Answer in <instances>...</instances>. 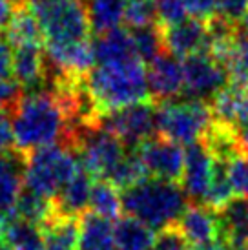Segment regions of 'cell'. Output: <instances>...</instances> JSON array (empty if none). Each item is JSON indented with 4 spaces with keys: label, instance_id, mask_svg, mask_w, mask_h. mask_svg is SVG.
Instances as JSON below:
<instances>
[{
    "label": "cell",
    "instance_id": "6da1fadb",
    "mask_svg": "<svg viewBox=\"0 0 248 250\" xmlns=\"http://www.w3.org/2000/svg\"><path fill=\"white\" fill-rule=\"evenodd\" d=\"M15 148L28 157L35 150L51 145H68L69 121L61 101L49 90L24 93L11 111Z\"/></svg>",
    "mask_w": 248,
    "mask_h": 250
},
{
    "label": "cell",
    "instance_id": "7a4b0ae2",
    "mask_svg": "<svg viewBox=\"0 0 248 250\" xmlns=\"http://www.w3.org/2000/svg\"><path fill=\"white\" fill-rule=\"evenodd\" d=\"M121 201L126 214L150 227L153 232L173 227L188 208V197L179 183L155 177H145L123 190Z\"/></svg>",
    "mask_w": 248,
    "mask_h": 250
},
{
    "label": "cell",
    "instance_id": "3957f363",
    "mask_svg": "<svg viewBox=\"0 0 248 250\" xmlns=\"http://www.w3.org/2000/svg\"><path fill=\"white\" fill-rule=\"evenodd\" d=\"M86 84L103 117L110 111L152 101L143 61L93 66L86 73Z\"/></svg>",
    "mask_w": 248,
    "mask_h": 250
},
{
    "label": "cell",
    "instance_id": "277c9868",
    "mask_svg": "<svg viewBox=\"0 0 248 250\" xmlns=\"http://www.w3.org/2000/svg\"><path fill=\"white\" fill-rule=\"evenodd\" d=\"M41 22L44 46H75L90 41L91 26L84 0L31 2Z\"/></svg>",
    "mask_w": 248,
    "mask_h": 250
},
{
    "label": "cell",
    "instance_id": "5b68a950",
    "mask_svg": "<svg viewBox=\"0 0 248 250\" xmlns=\"http://www.w3.org/2000/svg\"><path fill=\"white\" fill-rule=\"evenodd\" d=\"M81 161L68 145H51L28 155L24 187L48 199H55L64 185L79 172Z\"/></svg>",
    "mask_w": 248,
    "mask_h": 250
},
{
    "label": "cell",
    "instance_id": "8992f818",
    "mask_svg": "<svg viewBox=\"0 0 248 250\" xmlns=\"http://www.w3.org/2000/svg\"><path fill=\"white\" fill-rule=\"evenodd\" d=\"M212 121V106L207 101L172 99L157 103V133L179 146L199 143Z\"/></svg>",
    "mask_w": 248,
    "mask_h": 250
},
{
    "label": "cell",
    "instance_id": "52a82bcc",
    "mask_svg": "<svg viewBox=\"0 0 248 250\" xmlns=\"http://www.w3.org/2000/svg\"><path fill=\"white\" fill-rule=\"evenodd\" d=\"M71 148L77 152L79 161L93 177L106 179L113 168L124 159L126 146L113 133L103 126L84 128L75 133Z\"/></svg>",
    "mask_w": 248,
    "mask_h": 250
},
{
    "label": "cell",
    "instance_id": "ba28073f",
    "mask_svg": "<svg viewBox=\"0 0 248 250\" xmlns=\"http://www.w3.org/2000/svg\"><path fill=\"white\" fill-rule=\"evenodd\" d=\"M101 126L135 150L157 133V103L145 101L110 111L101 119Z\"/></svg>",
    "mask_w": 248,
    "mask_h": 250
},
{
    "label": "cell",
    "instance_id": "9c48e42d",
    "mask_svg": "<svg viewBox=\"0 0 248 250\" xmlns=\"http://www.w3.org/2000/svg\"><path fill=\"white\" fill-rule=\"evenodd\" d=\"M230 83L227 68L214 57L203 51L183 61V95L193 101H207L227 88Z\"/></svg>",
    "mask_w": 248,
    "mask_h": 250
},
{
    "label": "cell",
    "instance_id": "30bf717a",
    "mask_svg": "<svg viewBox=\"0 0 248 250\" xmlns=\"http://www.w3.org/2000/svg\"><path fill=\"white\" fill-rule=\"evenodd\" d=\"M133 152L137 153L148 177L181 185L183 168H185V152L179 145L163 137H153L137 146Z\"/></svg>",
    "mask_w": 248,
    "mask_h": 250
},
{
    "label": "cell",
    "instance_id": "8fae6325",
    "mask_svg": "<svg viewBox=\"0 0 248 250\" xmlns=\"http://www.w3.org/2000/svg\"><path fill=\"white\" fill-rule=\"evenodd\" d=\"M161 29V39H163V48L165 51L172 53L173 57H186L195 55V53H208V29L207 21L201 19H185L177 24L163 26Z\"/></svg>",
    "mask_w": 248,
    "mask_h": 250
},
{
    "label": "cell",
    "instance_id": "7c38bea8",
    "mask_svg": "<svg viewBox=\"0 0 248 250\" xmlns=\"http://www.w3.org/2000/svg\"><path fill=\"white\" fill-rule=\"evenodd\" d=\"M177 229L192 250H210L221 239L215 210L201 203L188 205L177 221Z\"/></svg>",
    "mask_w": 248,
    "mask_h": 250
},
{
    "label": "cell",
    "instance_id": "4fadbf2b",
    "mask_svg": "<svg viewBox=\"0 0 248 250\" xmlns=\"http://www.w3.org/2000/svg\"><path fill=\"white\" fill-rule=\"evenodd\" d=\"M214 172V157L210 155L203 143L186 146L185 150V168L181 177V188L193 203H205L207 192L210 188Z\"/></svg>",
    "mask_w": 248,
    "mask_h": 250
},
{
    "label": "cell",
    "instance_id": "5bb4252c",
    "mask_svg": "<svg viewBox=\"0 0 248 250\" xmlns=\"http://www.w3.org/2000/svg\"><path fill=\"white\" fill-rule=\"evenodd\" d=\"M11 73L26 93L48 90V62L46 51L39 44L17 46L13 49Z\"/></svg>",
    "mask_w": 248,
    "mask_h": 250
},
{
    "label": "cell",
    "instance_id": "9a60e30c",
    "mask_svg": "<svg viewBox=\"0 0 248 250\" xmlns=\"http://www.w3.org/2000/svg\"><path fill=\"white\" fill-rule=\"evenodd\" d=\"M152 101L165 103L183 93V62L168 51H163L148 64L146 70Z\"/></svg>",
    "mask_w": 248,
    "mask_h": 250
},
{
    "label": "cell",
    "instance_id": "2e32d148",
    "mask_svg": "<svg viewBox=\"0 0 248 250\" xmlns=\"http://www.w3.org/2000/svg\"><path fill=\"white\" fill-rule=\"evenodd\" d=\"M28 157L19 150L0 153V223L13 217L17 201L24 190Z\"/></svg>",
    "mask_w": 248,
    "mask_h": 250
},
{
    "label": "cell",
    "instance_id": "e0dca14e",
    "mask_svg": "<svg viewBox=\"0 0 248 250\" xmlns=\"http://www.w3.org/2000/svg\"><path fill=\"white\" fill-rule=\"evenodd\" d=\"M93 59L97 66H110V64H130L141 61L135 49V42L131 31L123 28L111 29L104 35H99L91 42Z\"/></svg>",
    "mask_w": 248,
    "mask_h": 250
},
{
    "label": "cell",
    "instance_id": "ac0fdd59",
    "mask_svg": "<svg viewBox=\"0 0 248 250\" xmlns=\"http://www.w3.org/2000/svg\"><path fill=\"white\" fill-rule=\"evenodd\" d=\"M93 183H95L93 175L81 165L79 172L64 185V188L53 199L55 214L62 215V217H79V215H84V210L90 207Z\"/></svg>",
    "mask_w": 248,
    "mask_h": 250
},
{
    "label": "cell",
    "instance_id": "d6986e66",
    "mask_svg": "<svg viewBox=\"0 0 248 250\" xmlns=\"http://www.w3.org/2000/svg\"><path fill=\"white\" fill-rule=\"evenodd\" d=\"M2 35L6 37L9 46H13V48L26 46V44H39V46L44 44V33H42L41 22L37 19L29 0L13 6L11 21H9Z\"/></svg>",
    "mask_w": 248,
    "mask_h": 250
},
{
    "label": "cell",
    "instance_id": "ffe728a7",
    "mask_svg": "<svg viewBox=\"0 0 248 250\" xmlns=\"http://www.w3.org/2000/svg\"><path fill=\"white\" fill-rule=\"evenodd\" d=\"M77 250H117L115 225L93 212L81 215Z\"/></svg>",
    "mask_w": 248,
    "mask_h": 250
},
{
    "label": "cell",
    "instance_id": "44dd1931",
    "mask_svg": "<svg viewBox=\"0 0 248 250\" xmlns=\"http://www.w3.org/2000/svg\"><path fill=\"white\" fill-rule=\"evenodd\" d=\"M88 9L91 31L104 35L111 29H117L124 21V11L128 0H84Z\"/></svg>",
    "mask_w": 248,
    "mask_h": 250
},
{
    "label": "cell",
    "instance_id": "7402d4cb",
    "mask_svg": "<svg viewBox=\"0 0 248 250\" xmlns=\"http://www.w3.org/2000/svg\"><path fill=\"white\" fill-rule=\"evenodd\" d=\"M2 232H4V245H7L11 250H42L44 236L39 225L13 215L2 221Z\"/></svg>",
    "mask_w": 248,
    "mask_h": 250
},
{
    "label": "cell",
    "instance_id": "603a6c76",
    "mask_svg": "<svg viewBox=\"0 0 248 250\" xmlns=\"http://www.w3.org/2000/svg\"><path fill=\"white\" fill-rule=\"evenodd\" d=\"M44 245L42 250H77L79 221L77 217L57 215L42 227Z\"/></svg>",
    "mask_w": 248,
    "mask_h": 250
},
{
    "label": "cell",
    "instance_id": "cb8c5ba5",
    "mask_svg": "<svg viewBox=\"0 0 248 250\" xmlns=\"http://www.w3.org/2000/svg\"><path fill=\"white\" fill-rule=\"evenodd\" d=\"M155 232L141 221L126 215L115 223V243L117 250H152Z\"/></svg>",
    "mask_w": 248,
    "mask_h": 250
},
{
    "label": "cell",
    "instance_id": "d4e9b609",
    "mask_svg": "<svg viewBox=\"0 0 248 250\" xmlns=\"http://www.w3.org/2000/svg\"><path fill=\"white\" fill-rule=\"evenodd\" d=\"M15 215L24 219V221L39 225L42 229L46 223L55 217V205H53V199L35 194V192L24 187L21 197L17 201Z\"/></svg>",
    "mask_w": 248,
    "mask_h": 250
},
{
    "label": "cell",
    "instance_id": "484cf974",
    "mask_svg": "<svg viewBox=\"0 0 248 250\" xmlns=\"http://www.w3.org/2000/svg\"><path fill=\"white\" fill-rule=\"evenodd\" d=\"M221 64L227 68L230 83L248 84V33L237 31L232 46L228 48L225 57L221 59Z\"/></svg>",
    "mask_w": 248,
    "mask_h": 250
},
{
    "label": "cell",
    "instance_id": "4316f807",
    "mask_svg": "<svg viewBox=\"0 0 248 250\" xmlns=\"http://www.w3.org/2000/svg\"><path fill=\"white\" fill-rule=\"evenodd\" d=\"M90 208L93 214L106 217V219H117L119 214L123 212V201H121V192L108 181H95L91 188Z\"/></svg>",
    "mask_w": 248,
    "mask_h": 250
},
{
    "label": "cell",
    "instance_id": "83f0119b",
    "mask_svg": "<svg viewBox=\"0 0 248 250\" xmlns=\"http://www.w3.org/2000/svg\"><path fill=\"white\" fill-rule=\"evenodd\" d=\"M131 37H133V42H135L137 55L141 57V61L145 64H150L155 57H159L165 51L159 24H155V26H146V28L131 29Z\"/></svg>",
    "mask_w": 248,
    "mask_h": 250
},
{
    "label": "cell",
    "instance_id": "f1b7e54d",
    "mask_svg": "<svg viewBox=\"0 0 248 250\" xmlns=\"http://www.w3.org/2000/svg\"><path fill=\"white\" fill-rule=\"evenodd\" d=\"M124 22L130 29L146 28L157 24V9L155 0H128L124 11Z\"/></svg>",
    "mask_w": 248,
    "mask_h": 250
},
{
    "label": "cell",
    "instance_id": "f546056e",
    "mask_svg": "<svg viewBox=\"0 0 248 250\" xmlns=\"http://www.w3.org/2000/svg\"><path fill=\"white\" fill-rule=\"evenodd\" d=\"M155 9H157V24L170 26L188 19L185 2L183 0H155Z\"/></svg>",
    "mask_w": 248,
    "mask_h": 250
},
{
    "label": "cell",
    "instance_id": "4dcf8cb0",
    "mask_svg": "<svg viewBox=\"0 0 248 250\" xmlns=\"http://www.w3.org/2000/svg\"><path fill=\"white\" fill-rule=\"evenodd\" d=\"M22 95H24V90L13 75L0 77V110H6L11 113L15 110V106L19 104Z\"/></svg>",
    "mask_w": 248,
    "mask_h": 250
},
{
    "label": "cell",
    "instance_id": "1f68e13d",
    "mask_svg": "<svg viewBox=\"0 0 248 250\" xmlns=\"http://www.w3.org/2000/svg\"><path fill=\"white\" fill-rule=\"evenodd\" d=\"M152 250H192V247L177 227H170V229L157 232Z\"/></svg>",
    "mask_w": 248,
    "mask_h": 250
},
{
    "label": "cell",
    "instance_id": "d6a6232c",
    "mask_svg": "<svg viewBox=\"0 0 248 250\" xmlns=\"http://www.w3.org/2000/svg\"><path fill=\"white\" fill-rule=\"evenodd\" d=\"M217 15L230 24L239 26L248 15V0H219Z\"/></svg>",
    "mask_w": 248,
    "mask_h": 250
},
{
    "label": "cell",
    "instance_id": "836d02e7",
    "mask_svg": "<svg viewBox=\"0 0 248 250\" xmlns=\"http://www.w3.org/2000/svg\"><path fill=\"white\" fill-rule=\"evenodd\" d=\"M15 148V132L11 113L6 110H0V153L13 152Z\"/></svg>",
    "mask_w": 248,
    "mask_h": 250
},
{
    "label": "cell",
    "instance_id": "e575fe53",
    "mask_svg": "<svg viewBox=\"0 0 248 250\" xmlns=\"http://www.w3.org/2000/svg\"><path fill=\"white\" fill-rule=\"evenodd\" d=\"M186 9L201 21H208L210 17H214L217 11V4L219 0H183Z\"/></svg>",
    "mask_w": 248,
    "mask_h": 250
},
{
    "label": "cell",
    "instance_id": "d590c367",
    "mask_svg": "<svg viewBox=\"0 0 248 250\" xmlns=\"http://www.w3.org/2000/svg\"><path fill=\"white\" fill-rule=\"evenodd\" d=\"M11 62H13V51L6 37L0 35V77H9L11 73Z\"/></svg>",
    "mask_w": 248,
    "mask_h": 250
},
{
    "label": "cell",
    "instance_id": "8d00e7d4",
    "mask_svg": "<svg viewBox=\"0 0 248 250\" xmlns=\"http://www.w3.org/2000/svg\"><path fill=\"white\" fill-rule=\"evenodd\" d=\"M13 15V2L11 0H0V31L7 28Z\"/></svg>",
    "mask_w": 248,
    "mask_h": 250
},
{
    "label": "cell",
    "instance_id": "74e56055",
    "mask_svg": "<svg viewBox=\"0 0 248 250\" xmlns=\"http://www.w3.org/2000/svg\"><path fill=\"white\" fill-rule=\"evenodd\" d=\"M0 245H4V232H2V223H0Z\"/></svg>",
    "mask_w": 248,
    "mask_h": 250
},
{
    "label": "cell",
    "instance_id": "f35d334b",
    "mask_svg": "<svg viewBox=\"0 0 248 250\" xmlns=\"http://www.w3.org/2000/svg\"><path fill=\"white\" fill-rule=\"evenodd\" d=\"M243 24H245V28H247V33H248V15H247V19H245V22H243Z\"/></svg>",
    "mask_w": 248,
    "mask_h": 250
},
{
    "label": "cell",
    "instance_id": "ab89813d",
    "mask_svg": "<svg viewBox=\"0 0 248 250\" xmlns=\"http://www.w3.org/2000/svg\"><path fill=\"white\" fill-rule=\"evenodd\" d=\"M0 250H11V249H9L7 245H0Z\"/></svg>",
    "mask_w": 248,
    "mask_h": 250
},
{
    "label": "cell",
    "instance_id": "60d3db41",
    "mask_svg": "<svg viewBox=\"0 0 248 250\" xmlns=\"http://www.w3.org/2000/svg\"><path fill=\"white\" fill-rule=\"evenodd\" d=\"M245 250H248V249H245Z\"/></svg>",
    "mask_w": 248,
    "mask_h": 250
}]
</instances>
